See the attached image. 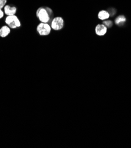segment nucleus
<instances>
[{
    "label": "nucleus",
    "instance_id": "nucleus-11",
    "mask_svg": "<svg viewBox=\"0 0 131 148\" xmlns=\"http://www.w3.org/2000/svg\"><path fill=\"white\" fill-rule=\"evenodd\" d=\"M104 24L108 28H110V27H112V21H104Z\"/></svg>",
    "mask_w": 131,
    "mask_h": 148
},
{
    "label": "nucleus",
    "instance_id": "nucleus-7",
    "mask_svg": "<svg viewBox=\"0 0 131 148\" xmlns=\"http://www.w3.org/2000/svg\"><path fill=\"white\" fill-rule=\"evenodd\" d=\"M11 33V29L8 25H4L0 29V37L5 38Z\"/></svg>",
    "mask_w": 131,
    "mask_h": 148
},
{
    "label": "nucleus",
    "instance_id": "nucleus-8",
    "mask_svg": "<svg viewBox=\"0 0 131 148\" xmlns=\"http://www.w3.org/2000/svg\"><path fill=\"white\" fill-rule=\"evenodd\" d=\"M98 17L99 20L105 21L110 17V14L106 10H101L98 14Z\"/></svg>",
    "mask_w": 131,
    "mask_h": 148
},
{
    "label": "nucleus",
    "instance_id": "nucleus-2",
    "mask_svg": "<svg viewBox=\"0 0 131 148\" xmlns=\"http://www.w3.org/2000/svg\"><path fill=\"white\" fill-rule=\"evenodd\" d=\"M5 23L10 29H15L21 27V24L18 17L15 15H9L7 16L5 20Z\"/></svg>",
    "mask_w": 131,
    "mask_h": 148
},
{
    "label": "nucleus",
    "instance_id": "nucleus-9",
    "mask_svg": "<svg viewBox=\"0 0 131 148\" xmlns=\"http://www.w3.org/2000/svg\"><path fill=\"white\" fill-rule=\"evenodd\" d=\"M126 21V18L124 15H120L115 20V23L116 25L122 24Z\"/></svg>",
    "mask_w": 131,
    "mask_h": 148
},
{
    "label": "nucleus",
    "instance_id": "nucleus-4",
    "mask_svg": "<svg viewBox=\"0 0 131 148\" xmlns=\"http://www.w3.org/2000/svg\"><path fill=\"white\" fill-rule=\"evenodd\" d=\"M64 21L63 18L61 17H56L53 18L51 21V29L55 31L61 30L64 27Z\"/></svg>",
    "mask_w": 131,
    "mask_h": 148
},
{
    "label": "nucleus",
    "instance_id": "nucleus-12",
    "mask_svg": "<svg viewBox=\"0 0 131 148\" xmlns=\"http://www.w3.org/2000/svg\"><path fill=\"white\" fill-rule=\"evenodd\" d=\"M4 15V12L2 10V9L0 8V19L3 18Z\"/></svg>",
    "mask_w": 131,
    "mask_h": 148
},
{
    "label": "nucleus",
    "instance_id": "nucleus-6",
    "mask_svg": "<svg viewBox=\"0 0 131 148\" xmlns=\"http://www.w3.org/2000/svg\"><path fill=\"white\" fill-rule=\"evenodd\" d=\"M4 14L7 16L15 15L17 13V8L14 6H10L9 5H6L4 7Z\"/></svg>",
    "mask_w": 131,
    "mask_h": 148
},
{
    "label": "nucleus",
    "instance_id": "nucleus-5",
    "mask_svg": "<svg viewBox=\"0 0 131 148\" xmlns=\"http://www.w3.org/2000/svg\"><path fill=\"white\" fill-rule=\"evenodd\" d=\"M108 31V28L104 24H98L95 27V33L98 36H104Z\"/></svg>",
    "mask_w": 131,
    "mask_h": 148
},
{
    "label": "nucleus",
    "instance_id": "nucleus-1",
    "mask_svg": "<svg viewBox=\"0 0 131 148\" xmlns=\"http://www.w3.org/2000/svg\"><path fill=\"white\" fill-rule=\"evenodd\" d=\"M53 11L48 7H41L36 11V17L40 23H49L51 22L53 20Z\"/></svg>",
    "mask_w": 131,
    "mask_h": 148
},
{
    "label": "nucleus",
    "instance_id": "nucleus-10",
    "mask_svg": "<svg viewBox=\"0 0 131 148\" xmlns=\"http://www.w3.org/2000/svg\"><path fill=\"white\" fill-rule=\"evenodd\" d=\"M7 0H0V8L2 9L6 5Z\"/></svg>",
    "mask_w": 131,
    "mask_h": 148
},
{
    "label": "nucleus",
    "instance_id": "nucleus-3",
    "mask_svg": "<svg viewBox=\"0 0 131 148\" xmlns=\"http://www.w3.org/2000/svg\"><path fill=\"white\" fill-rule=\"evenodd\" d=\"M51 25L49 23H40L36 28L37 32L41 36H46L50 34L51 31Z\"/></svg>",
    "mask_w": 131,
    "mask_h": 148
}]
</instances>
